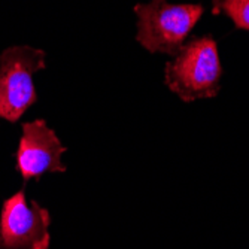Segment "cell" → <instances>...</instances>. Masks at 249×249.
Segmentation results:
<instances>
[{"label": "cell", "mask_w": 249, "mask_h": 249, "mask_svg": "<svg viewBox=\"0 0 249 249\" xmlns=\"http://www.w3.org/2000/svg\"><path fill=\"white\" fill-rule=\"evenodd\" d=\"M66 148L58 136L43 120L22 125V136L17 151V170L22 179H37L43 173H63L66 166L61 155Z\"/></svg>", "instance_id": "5"}, {"label": "cell", "mask_w": 249, "mask_h": 249, "mask_svg": "<svg viewBox=\"0 0 249 249\" xmlns=\"http://www.w3.org/2000/svg\"><path fill=\"white\" fill-rule=\"evenodd\" d=\"M51 216L24 190L9 197L0 215V249H50Z\"/></svg>", "instance_id": "4"}, {"label": "cell", "mask_w": 249, "mask_h": 249, "mask_svg": "<svg viewBox=\"0 0 249 249\" xmlns=\"http://www.w3.org/2000/svg\"><path fill=\"white\" fill-rule=\"evenodd\" d=\"M45 69V53L32 47H11L0 54V118L18 121L36 103L33 73Z\"/></svg>", "instance_id": "3"}, {"label": "cell", "mask_w": 249, "mask_h": 249, "mask_svg": "<svg viewBox=\"0 0 249 249\" xmlns=\"http://www.w3.org/2000/svg\"><path fill=\"white\" fill-rule=\"evenodd\" d=\"M221 63L216 42L209 37H194L166 64L164 81L182 102L215 97L219 93Z\"/></svg>", "instance_id": "1"}, {"label": "cell", "mask_w": 249, "mask_h": 249, "mask_svg": "<svg viewBox=\"0 0 249 249\" xmlns=\"http://www.w3.org/2000/svg\"><path fill=\"white\" fill-rule=\"evenodd\" d=\"M213 14H225L236 27L249 32V0H213Z\"/></svg>", "instance_id": "6"}, {"label": "cell", "mask_w": 249, "mask_h": 249, "mask_svg": "<svg viewBox=\"0 0 249 249\" xmlns=\"http://www.w3.org/2000/svg\"><path fill=\"white\" fill-rule=\"evenodd\" d=\"M201 5H173L167 0H151L134 6L138 17L136 39L149 53L176 55L203 15Z\"/></svg>", "instance_id": "2"}]
</instances>
